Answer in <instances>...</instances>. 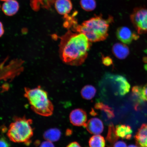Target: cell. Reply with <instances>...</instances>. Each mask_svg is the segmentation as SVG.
<instances>
[{
    "label": "cell",
    "instance_id": "obj_31",
    "mask_svg": "<svg viewBox=\"0 0 147 147\" xmlns=\"http://www.w3.org/2000/svg\"><path fill=\"white\" fill-rule=\"evenodd\" d=\"M0 1H8V0H0Z\"/></svg>",
    "mask_w": 147,
    "mask_h": 147
},
{
    "label": "cell",
    "instance_id": "obj_27",
    "mask_svg": "<svg viewBox=\"0 0 147 147\" xmlns=\"http://www.w3.org/2000/svg\"><path fill=\"white\" fill-rule=\"evenodd\" d=\"M67 147H81V146L78 142H74L69 143Z\"/></svg>",
    "mask_w": 147,
    "mask_h": 147
},
{
    "label": "cell",
    "instance_id": "obj_3",
    "mask_svg": "<svg viewBox=\"0 0 147 147\" xmlns=\"http://www.w3.org/2000/svg\"><path fill=\"white\" fill-rule=\"evenodd\" d=\"M25 96L31 108L36 113L44 117L53 114L54 106L45 90L39 87L33 89L25 88Z\"/></svg>",
    "mask_w": 147,
    "mask_h": 147
},
{
    "label": "cell",
    "instance_id": "obj_22",
    "mask_svg": "<svg viewBox=\"0 0 147 147\" xmlns=\"http://www.w3.org/2000/svg\"><path fill=\"white\" fill-rule=\"evenodd\" d=\"M102 61L105 65L109 66L113 64V61L109 56L103 57L102 58Z\"/></svg>",
    "mask_w": 147,
    "mask_h": 147
},
{
    "label": "cell",
    "instance_id": "obj_9",
    "mask_svg": "<svg viewBox=\"0 0 147 147\" xmlns=\"http://www.w3.org/2000/svg\"><path fill=\"white\" fill-rule=\"evenodd\" d=\"M112 51L115 56L119 59L126 58L129 54V48L125 44L117 43L112 47Z\"/></svg>",
    "mask_w": 147,
    "mask_h": 147
},
{
    "label": "cell",
    "instance_id": "obj_21",
    "mask_svg": "<svg viewBox=\"0 0 147 147\" xmlns=\"http://www.w3.org/2000/svg\"><path fill=\"white\" fill-rule=\"evenodd\" d=\"M80 4L82 9L87 11H91L96 8L95 0H80Z\"/></svg>",
    "mask_w": 147,
    "mask_h": 147
},
{
    "label": "cell",
    "instance_id": "obj_28",
    "mask_svg": "<svg viewBox=\"0 0 147 147\" xmlns=\"http://www.w3.org/2000/svg\"><path fill=\"white\" fill-rule=\"evenodd\" d=\"M4 33V30L3 24L0 22V37L3 35Z\"/></svg>",
    "mask_w": 147,
    "mask_h": 147
},
{
    "label": "cell",
    "instance_id": "obj_14",
    "mask_svg": "<svg viewBox=\"0 0 147 147\" xmlns=\"http://www.w3.org/2000/svg\"><path fill=\"white\" fill-rule=\"evenodd\" d=\"M132 97L134 103V108L137 110L139 106L145 101L142 94V87L135 86L132 89Z\"/></svg>",
    "mask_w": 147,
    "mask_h": 147
},
{
    "label": "cell",
    "instance_id": "obj_19",
    "mask_svg": "<svg viewBox=\"0 0 147 147\" xmlns=\"http://www.w3.org/2000/svg\"><path fill=\"white\" fill-rule=\"evenodd\" d=\"M89 145L90 147H105V140L102 136L95 135L90 138Z\"/></svg>",
    "mask_w": 147,
    "mask_h": 147
},
{
    "label": "cell",
    "instance_id": "obj_15",
    "mask_svg": "<svg viewBox=\"0 0 147 147\" xmlns=\"http://www.w3.org/2000/svg\"><path fill=\"white\" fill-rule=\"evenodd\" d=\"M115 132L119 138L130 139L132 137L133 130L131 127L124 124H119L116 126Z\"/></svg>",
    "mask_w": 147,
    "mask_h": 147
},
{
    "label": "cell",
    "instance_id": "obj_17",
    "mask_svg": "<svg viewBox=\"0 0 147 147\" xmlns=\"http://www.w3.org/2000/svg\"><path fill=\"white\" fill-rule=\"evenodd\" d=\"M119 139L115 132V128L113 123L110 124L108 127L107 136L106 137L107 146L111 147Z\"/></svg>",
    "mask_w": 147,
    "mask_h": 147
},
{
    "label": "cell",
    "instance_id": "obj_16",
    "mask_svg": "<svg viewBox=\"0 0 147 147\" xmlns=\"http://www.w3.org/2000/svg\"><path fill=\"white\" fill-rule=\"evenodd\" d=\"M61 136V132L56 128H51L46 131L43 137L46 140L51 142H56L59 140Z\"/></svg>",
    "mask_w": 147,
    "mask_h": 147
},
{
    "label": "cell",
    "instance_id": "obj_10",
    "mask_svg": "<svg viewBox=\"0 0 147 147\" xmlns=\"http://www.w3.org/2000/svg\"><path fill=\"white\" fill-rule=\"evenodd\" d=\"M55 5L58 13L64 16L69 13L73 8L70 0H56Z\"/></svg>",
    "mask_w": 147,
    "mask_h": 147
},
{
    "label": "cell",
    "instance_id": "obj_29",
    "mask_svg": "<svg viewBox=\"0 0 147 147\" xmlns=\"http://www.w3.org/2000/svg\"><path fill=\"white\" fill-rule=\"evenodd\" d=\"M40 1L41 2H43V1H47L50 3H53V0H40Z\"/></svg>",
    "mask_w": 147,
    "mask_h": 147
},
{
    "label": "cell",
    "instance_id": "obj_32",
    "mask_svg": "<svg viewBox=\"0 0 147 147\" xmlns=\"http://www.w3.org/2000/svg\"><path fill=\"white\" fill-rule=\"evenodd\" d=\"M144 51H145V52L147 54V49H146V50H145Z\"/></svg>",
    "mask_w": 147,
    "mask_h": 147
},
{
    "label": "cell",
    "instance_id": "obj_18",
    "mask_svg": "<svg viewBox=\"0 0 147 147\" xmlns=\"http://www.w3.org/2000/svg\"><path fill=\"white\" fill-rule=\"evenodd\" d=\"M96 90L94 86L88 85L82 88L81 94L83 98L87 100H91L95 96Z\"/></svg>",
    "mask_w": 147,
    "mask_h": 147
},
{
    "label": "cell",
    "instance_id": "obj_8",
    "mask_svg": "<svg viewBox=\"0 0 147 147\" xmlns=\"http://www.w3.org/2000/svg\"><path fill=\"white\" fill-rule=\"evenodd\" d=\"M90 133L98 135L103 131L104 126L102 121L97 118H93L88 121L84 126Z\"/></svg>",
    "mask_w": 147,
    "mask_h": 147
},
{
    "label": "cell",
    "instance_id": "obj_25",
    "mask_svg": "<svg viewBox=\"0 0 147 147\" xmlns=\"http://www.w3.org/2000/svg\"><path fill=\"white\" fill-rule=\"evenodd\" d=\"M142 94L145 101H147V83L142 87Z\"/></svg>",
    "mask_w": 147,
    "mask_h": 147
},
{
    "label": "cell",
    "instance_id": "obj_11",
    "mask_svg": "<svg viewBox=\"0 0 147 147\" xmlns=\"http://www.w3.org/2000/svg\"><path fill=\"white\" fill-rule=\"evenodd\" d=\"M19 9V5L16 0H8L5 1L2 7V10L7 16L14 15L18 12Z\"/></svg>",
    "mask_w": 147,
    "mask_h": 147
},
{
    "label": "cell",
    "instance_id": "obj_30",
    "mask_svg": "<svg viewBox=\"0 0 147 147\" xmlns=\"http://www.w3.org/2000/svg\"><path fill=\"white\" fill-rule=\"evenodd\" d=\"M128 147H139L138 146H135V145H129V146H128Z\"/></svg>",
    "mask_w": 147,
    "mask_h": 147
},
{
    "label": "cell",
    "instance_id": "obj_12",
    "mask_svg": "<svg viewBox=\"0 0 147 147\" xmlns=\"http://www.w3.org/2000/svg\"><path fill=\"white\" fill-rule=\"evenodd\" d=\"M137 146L139 147H147V124L142 125L135 136Z\"/></svg>",
    "mask_w": 147,
    "mask_h": 147
},
{
    "label": "cell",
    "instance_id": "obj_24",
    "mask_svg": "<svg viewBox=\"0 0 147 147\" xmlns=\"http://www.w3.org/2000/svg\"><path fill=\"white\" fill-rule=\"evenodd\" d=\"M9 143L4 138L0 139V147H9Z\"/></svg>",
    "mask_w": 147,
    "mask_h": 147
},
{
    "label": "cell",
    "instance_id": "obj_20",
    "mask_svg": "<svg viewBox=\"0 0 147 147\" xmlns=\"http://www.w3.org/2000/svg\"><path fill=\"white\" fill-rule=\"evenodd\" d=\"M95 108L103 111L106 114L108 119H111L115 117L114 112L112 108L102 102H98L95 104Z\"/></svg>",
    "mask_w": 147,
    "mask_h": 147
},
{
    "label": "cell",
    "instance_id": "obj_7",
    "mask_svg": "<svg viewBox=\"0 0 147 147\" xmlns=\"http://www.w3.org/2000/svg\"><path fill=\"white\" fill-rule=\"evenodd\" d=\"M87 115L84 110L81 109L74 110L69 115L70 121L74 125L84 126L87 121Z\"/></svg>",
    "mask_w": 147,
    "mask_h": 147
},
{
    "label": "cell",
    "instance_id": "obj_1",
    "mask_svg": "<svg viewBox=\"0 0 147 147\" xmlns=\"http://www.w3.org/2000/svg\"><path fill=\"white\" fill-rule=\"evenodd\" d=\"M91 46V42L85 35L69 30L61 38V58L68 65H81L87 58Z\"/></svg>",
    "mask_w": 147,
    "mask_h": 147
},
{
    "label": "cell",
    "instance_id": "obj_26",
    "mask_svg": "<svg viewBox=\"0 0 147 147\" xmlns=\"http://www.w3.org/2000/svg\"><path fill=\"white\" fill-rule=\"evenodd\" d=\"M113 147H127L126 143L123 141H119L115 142Z\"/></svg>",
    "mask_w": 147,
    "mask_h": 147
},
{
    "label": "cell",
    "instance_id": "obj_5",
    "mask_svg": "<svg viewBox=\"0 0 147 147\" xmlns=\"http://www.w3.org/2000/svg\"><path fill=\"white\" fill-rule=\"evenodd\" d=\"M130 20L139 34L147 33V8H138L134 9Z\"/></svg>",
    "mask_w": 147,
    "mask_h": 147
},
{
    "label": "cell",
    "instance_id": "obj_13",
    "mask_svg": "<svg viewBox=\"0 0 147 147\" xmlns=\"http://www.w3.org/2000/svg\"><path fill=\"white\" fill-rule=\"evenodd\" d=\"M118 87V95L124 96L129 92L130 85L127 79L122 75L116 74Z\"/></svg>",
    "mask_w": 147,
    "mask_h": 147
},
{
    "label": "cell",
    "instance_id": "obj_6",
    "mask_svg": "<svg viewBox=\"0 0 147 147\" xmlns=\"http://www.w3.org/2000/svg\"><path fill=\"white\" fill-rule=\"evenodd\" d=\"M116 36L119 41L125 45H130L133 40H136L139 37L136 33L133 32L129 28L125 26L117 29Z\"/></svg>",
    "mask_w": 147,
    "mask_h": 147
},
{
    "label": "cell",
    "instance_id": "obj_4",
    "mask_svg": "<svg viewBox=\"0 0 147 147\" xmlns=\"http://www.w3.org/2000/svg\"><path fill=\"white\" fill-rule=\"evenodd\" d=\"M32 121L25 117H14L10 126L7 135L12 142L30 144L34 134Z\"/></svg>",
    "mask_w": 147,
    "mask_h": 147
},
{
    "label": "cell",
    "instance_id": "obj_23",
    "mask_svg": "<svg viewBox=\"0 0 147 147\" xmlns=\"http://www.w3.org/2000/svg\"><path fill=\"white\" fill-rule=\"evenodd\" d=\"M40 147H55V146L52 142L46 140L41 143Z\"/></svg>",
    "mask_w": 147,
    "mask_h": 147
},
{
    "label": "cell",
    "instance_id": "obj_2",
    "mask_svg": "<svg viewBox=\"0 0 147 147\" xmlns=\"http://www.w3.org/2000/svg\"><path fill=\"white\" fill-rule=\"evenodd\" d=\"M113 20L111 17L106 20L101 16H96L77 25L73 30L85 35L90 42L104 41L108 37L109 24Z\"/></svg>",
    "mask_w": 147,
    "mask_h": 147
}]
</instances>
